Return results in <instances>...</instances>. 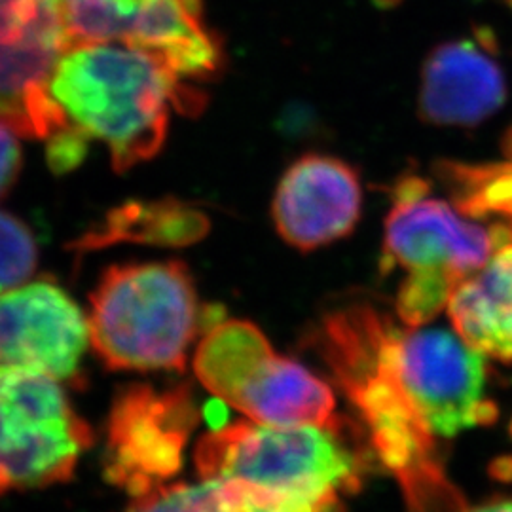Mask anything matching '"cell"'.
<instances>
[{
  "label": "cell",
  "instance_id": "obj_1",
  "mask_svg": "<svg viewBox=\"0 0 512 512\" xmlns=\"http://www.w3.org/2000/svg\"><path fill=\"white\" fill-rule=\"evenodd\" d=\"M395 327L370 306L336 311L319 330V353L368 425L378 458L399 478L410 512H463L467 503L442 469L435 435L397 374Z\"/></svg>",
  "mask_w": 512,
  "mask_h": 512
},
{
  "label": "cell",
  "instance_id": "obj_2",
  "mask_svg": "<svg viewBox=\"0 0 512 512\" xmlns=\"http://www.w3.org/2000/svg\"><path fill=\"white\" fill-rule=\"evenodd\" d=\"M158 55L126 42H71L50 93L69 124L107 145L116 171L152 160L164 147L171 107L200 99Z\"/></svg>",
  "mask_w": 512,
  "mask_h": 512
},
{
  "label": "cell",
  "instance_id": "obj_3",
  "mask_svg": "<svg viewBox=\"0 0 512 512\" xmlns=\"http://www.w3.org/2000/svg\"><path fill=\"white\" fill-rule=\"evenodd\" d=\"M202 478L239 480L251 512H336L359 488V459L329 425L232 423L196 444Z\"/></svg>",
  "mask_w": 512,
  "mask_h": 512
},
{
  "label": "cell",
  "instance_id": "obj_4",
  "mask_svg": "<svg viewBox=\"0 0 512 512\" xmlns=\"http://www.w3.org/2000/svg\"><path fill=\"white\" fill-rule=\"evenodd\" d=\"M391 200L382 270L399 268L406 274L397 313L406 327H423L448 308L465 279L512 241V224L465 215L456 203L435 198L420 175L401 177L391 188Z\"/></svg>",
  "mask_w": 512,
  "mask_h": 512
},
{
  "label": "cell",
  "instance_id": "obj_5",
  "mask_svg": "<svg viewBox=\"0 0 512 512\" xmlns=\"http://www.w3.org/2000/svg\"><path fill=\"white\" fill-rule=\"evenodd\" d=\"M200 313L184 262L112 266L92 294L90 344L114 370H184Z\"/></svg>",
  "mask_w": 512,
  "mask_h": 512
},
{
  "label": "cell",
  "instance_id": "obj_6",
  "mask_svg": "<svg viewBox=\"0 0 512 512\" xmlns=\"http://www.w3.org/2000/svg\"><path fill=\"white\" fill-rule=\"evenodd\" d=\"M203 387L245 418L270 427L329 425L336 399L308 368L275 353L253 323L230 319L207 330L194 355Z\"/></svg>",
  "mask_w": 512,
  "mask_h": 512
},
{
  "label": "cell",
  "instance_id": "obj_7",
  "mask_svg": "<svg viewBox=\"0 0 512 512\" xmlns=\"http://www.w3.org/2000/svg\"><path fill=\"white\" fill-rule=\"evenodd\" d=\"M93 444L61 382L25 370L0 372V495L73 476Z\"/></svg>",
  "mask_w": 512,
  "mask_h": 512
},
{
  "label": "cell",
  "instance_id": "obj_8",
  "mask_svg": "<svg viewBox=\"0 0 512 512\" xmlns=\"http://www.w3.org/2000/svg\"><path fill=\"white\" fill-rule=\"evenodd\" d=\"M393 361L406 393L435 437L490 425L499 410L488 397L486 355L458 332L395 327Z\"/></svg>",
  "mask_w": 512,
  "mask_h": 512
},
{
  "label": "cell",
  "instance_id": "obj_9",
  "mask_svg": "<svg viewBox=\"0 0 512 512\" xmlns=\"http://www.w3.org/2000/svg\"><path fill=\"white\" fill-rule=\"evenodd\" d=\"M69 44L55 0H0V126L44 139L69 124L50 93Z\"/></svg>",
  "mask_w": 512,
  "mask_h": 512
},
{
  "label": "cell",
  "instance_id": "obj_10",
  "mask_svg": "<svg viewBox=\"0 0 512 512\" xmlns=\"http://www.w3.org/2000/svg\"><path fill=\"white\" fill-rule=\"evenodd\" d=\"M196 423L186 389L158 393L131 385L112 406L107 442V476L129 494L141 495L171 478Z\"/></svg>",
  "mask_w": 512,
  "mask_h": 512
},
{
  "label": "cell",
  "instance_id": "obj_11",
  "mask_svg": "<svg viewBox=\"0 0 512 512\" xmlns=\"http://www.w3.org/2000/svg\"><path fill=\"white\" fill-rule=\"evenodd\" d=\"M88 344V317L52 281L0 294V372L25 370L67 382Z\"/></svg>",
  "mask_w": 512,
  "mask_h": 512
},
{
  "label": "cell",
  "instance_id": "obj_12",
  "mask_svg": "<svg viewBox=\"0 0 512 512\" xmlns=\"http://www.w3.org/2000/svg\"><path fill=\"white\" fill-rule=\"evenodd\" d=\"M357 171L329 154H306L281 177L272 203L279 236L298 251H315L353 232L361 217Z\"/></svg>",
  "mask_w": 512,
  "mask_h": 512
},
{
  "label": "cell",
  "instance_id": "obj_13",
  "mask_svg": "<svg viewBox=\"0 0 512 512\" xmlns=\"http://www.w3.org/2000/svg\"><path fill=\"white\" fill-rule=\"evenodd\" d=\"M505 76L494 52V38L475 37L440 44L421 71L418 112L440 128H475L501 109Z\"/></svg>",
  "mask_w": 512,
  "mask_h": 512
},
{
  "label": "cell",
  "instance_id": "obj_14",
  "mask_svg": "<svg viewBox=\"0 0 512 512\" xmlns=\"http://www.w3.org/2000/svg\"><path fill=\"white\" fill-rule=\"evenodd\" d=\"M454 330L473 348L503 363H512V241L452 294Z\"/></svg>",
  "mask_w": 512,
  "mask_h": 512
},
{
  "label": "cell",
  "instance_id": "obj_15",
  "mask_svg": "<svg viewBox=\"0 0 512 512\" xmlns=\"http://www.w3.org/2000/svg\"><path fill=\"white\" fill-rule=\"evenodd\" d=\"M207 219L200 211L169 200V202L126 203L112 209L101 226L78 239V251H93L120 241L186 245L202 238Z\"/></svg>",
  "mask_w": 512,
  "mask_h": 512
},
{
  "label": "cell",
  "instance_id": "obj_16",
  "mask_svg": "<svg viewBox=\"0 0 512 512\" xmlns=\"http://www.w3.org/2000/svg\"><path fill=\"white\" fill-rule=\"evenodd\" d=\"M439 179L459 209L482 220L512 224V128L503 143V158L490 164L440 162Z\"/></svg>",
  "mask_w": 512,
  "mask_h": 512
},
{
  "label": "cell",
  "instance_id": "obj_17",
  "mask_svg": "<svg viewBox=\"0 0 512 512\" xmlns=\"http://www.w3.org/2000/svg\"><path fill=\"white\" fill-rule=\"evenodd\" d=\"M126 512H251L239 480L203 478L198 484H160L135 495Z\"/></svg>",
  "mask_w": 512,
  "mask_h": 512
},
{
  "label": "cell",
  "instance_id": "obj_18",
  "mask_svg": "<svg viewBox=\"0 0 512 512\" xmlns=\"http://www.w3.org/2000/svg\"><path fill=\"white\" fill-rule=\"evenodd\" d=\"M150 0H55L71 42L131 44Z\"/></svg>",
  "mask_w": 512,
  "mask_h": 512
},
{
  "label": "cell",
  "instance_id": "obj_19",
  "mask_svg": "<svg viewBox=\"0 0 512 512\" xmlns=\"http://www.w3.org/2000/svg\"><path fill=\"white\" fill-rule=\"evenodd\" d=\"M38 264L33 232L14 215L0 211V294L29 283Z\"/></svg>",
  "mask_w": 512,
  "mask_h": 512
},
{
  "label": "cell",
  "instance_id": "obj_20",
  "mask_svg": "<svg viewBox=\"0 0 512 512\" xmlns=\"http://www.w3.org/2000/svg\"><path fill=\"white\" fill-rule=\"evenodd\" d=\"M88 141L90 139L80 129L74 128L73 124H67L65 128L57 129L54 135H50L48 160L55 171L63 173L80 164L86 154Z\"/></svg>",
  "mask_w": 512,
  "mask_h": 512
},
{
  "label": "cell",
  "instance_id": "obj_21",
  "mask_svg": "<svg viewBox=\"0 0 512 512\" xmlns=\"http://www.w3.org/2000/svg\"><path fill=\"white\" fill-rule=\"evenodd\" d=\"M18 133L0 126V198L14 186L21 169Z\"/></svg>",
  "mask_w": 512,
  "mask_h": 512
},
{
  "label": "cell",
  "instance_id": "obj_22",
  "mask_svg": "<svg viewBox=\"0 0 512 512\" xmlns=\"http://www.w3.org/2000/svg\"><path fill=\"white\" fill-rule=\"evenodd\" d=\"M463 512H512V495L497 497V499L482 503L478 507H467Z\"/></svg>",
  "mask_w": 512,
  "mask_h": 512
},
{
  "label": "cell",
  "instance_id": "obj_23",
  "mask_svg": "<svg viewBox=\"0 0 512 512\" xmlns=\"http://www.w3.org/2000/svg\"><path fill=\"white\" fill-rule=\"evenodd\" d=\"M511 2H512V0H511Z\"/></svg>",
  "mask_w": 512,
  "mask_h": 512
}]
</instances>
